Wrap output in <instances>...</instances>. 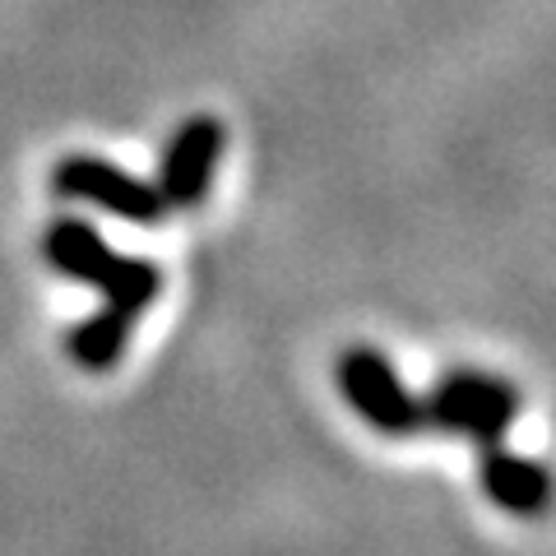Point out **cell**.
Masks as SVG:
<instances>
[{
  "instance_id": "6",
  "label": "cell",
  "mask_w": 556,
  "mask_h": 556,
  "mask_svg": "<svg viewBox=\"0 0 556 556\" xmlns=\"http://www.w3.org/2000/svg\"><path fill=\"white\" fill-rule=\"evenodd\" d=\"M482 486L496 506H506L515 515H533L547 506L552 496V482H547V468H538L533 459H519V455H506V450H486L482 459Z\"/></svg>"
},
{
  "instance_id": "1",
  "label": "cell",
  "mask_w": 556,
  "mask_h": 556,
  "mask_svg": "<svg viewBox=\"0 0 556 556\" xmlns=\"http://www.w3.org/2000/svg\"><path fill=\"white\" fill-rule=\"evenodd\" d=\"M427 417L431 422H441L450 431H464V437H473L478 445H501L506 437V427L515 422L519 413V399L506 380L496 376H482V371H450L437 390L427 399Z\"/></svg>"
},
{
  "instance_id": "3",
  "label": "cell",
  "mask_w": 556,
  "mask_h": 556,
  "mask_svg": "<svg viewBox=\"0 0 556 556\" xmlns=\"http://www.w3.org/2000/svg\"><path fill=\"white\" fill-rule=\"evenodd\" d=\"M102 288H108V311H102L98 320L84 325V329H79V339H75V353L89 362V367H108V362L121 353L130 320H135L153 298H159L163 274L153 269L149 260L121 255V260H116V269L102 278Z\"/></svg>"
},
{
  "instance_id": "5",
  "label": "cell",
  "mask_w": 556,
  "mask_h": 556,
  "mask_svg": "<svg viewBox=\"0 0 556 556\" xmlns=\"http://www.w3.org/2000/svg\"><path fill=\"white\" fill-rule=\"evenodd\" d=\"M56 190L61 195H79V200H93L102 208H112L116 218H130V223H144V228H153V223H163L167 204L159 195V186L139 181L130 177L126 167H112L102 159H65L56 167Z\"/></svg>"
},
{
  "instance_id": "2",
  "label": "cell",
  "mask_w": 556,
  "mask_h": 556,
  "mask_svg": "<svg viewBox=\"0 0 556 556\" xmlns=\"http://www.w3.org/2000/svg\"><path fill=\"white\" fill-rule=\"evenodd\" d=\"M339 386L348 394V404L367 417L371 427L386 431V437H408V431H417L427 422L422 399H413L404 390L394 362L386 353H376V348H353V353H343Z\"/></svg>"
},
{
  "instance_id": "4",
  "label": "cell",
  "mask_w": 556,
  "mask_h": 556,
  "mask_svg": "<svg viewBox=\"0 0 556 556\" xmlns=\"http://www.w3.org/2000/svg\"><path fill=\"white\" fill-rule=\"evenodd\" d=\"M228 144L218 116H190L177 126L172 144L163 149V172H159V195L167 208H195L204 204L208 186H214V167Z\"/></svg>"
},
{
  "instance_id": "7",
  "label": "cell",
  "mask_w": 556,
  "mask_h": 556,
  "mask_svg": "<svg viewBox=\"0 0 556 556\" xmlns=\"http://www.w3.org/2000/svg\"><path fill=\"white\" fill-rule=\"evenodd\" d=\"M47 251L56 260V269L75 274V278H93V283H102L121 260L108 251V241H102L93 228H84V223H56L47 237Z\"/></svg>"
}]
</instances>
